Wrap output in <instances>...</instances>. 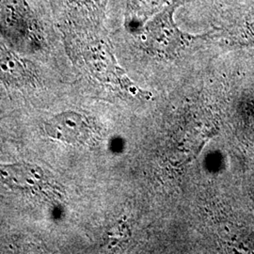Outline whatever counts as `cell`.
Masks as SVG:
<instances>
[{"instance_id": "7", "label": "cell", "mask_w": 254, "mask_h": 254, "mask_svg": "<svg viewBox=\"0 0 254 254\" xmlns=\"http://www.w3.org/2000/svg\"><path fill=\"white\" fill-rule=\"evenodd\" d=\"M46 136L68 144H84L92 136L89 119L75 111L56 114L44 124Z\"/></svg>"}, {"instance_id": "9", "label": "cell", "mask_w": 254, "mask_h": 254, "mask_svg": "<svg viewBox=\"0 0 254 254\" xmlns=\"http://www.w3.org/2000/svg\"><path fill=\"white\" fill-rule=\"evenodd\" d=\"M172 0H126L124 27L129 34L140 29Z\"/></svg>"}, {"instance_id": "1", "label": "cell", "mask_w": 254, "mask_h": 254, "mask_svg": "<svg viewBox=\"0 0 254 254\" xmlns=\"http://www.w3.org/2000/svg\"><path fill=\"white\" fill-rule=\"evenodd\" d=\"M99 28L64 26L73 54L98 80L114 84L131 92H138L139 89L117 64L108 41L98 34Z\"/></svg>"}, {"instance_id": "5", "label": "cell", "mask_w": 254, "mask_h": 254, "mask_svg": "<svg viewBox=\"0 0 254 254\" xmlns=\"http://www.w3.org/2000/svg\"><path fill=\"white\" fill-rule=\"evenodd\" d=\"M214 38L230 46H254V0H237L218 12Z\"/></svg>"}, {"instance_id": "2", "label": "cell", "mask_w": 254, "mask_h": 254, "mask_svg": "<svg viewBox=\"0 0 254 254\" xmlns=\"http://www.w3.org/2000/svg\"><path fill=\"white\" fill-rule=\"evenodd\" d=\"M188 0H172L145 25L130 34L147 53L159 59H174L197 41L205 38L184 32L175 22V13Z\"/></svg>"}, {"instance_id": "8", "label": "cell", "mask_w": 254, "mask_h": 254, "mask_svg": "<svg viewBox=\"0 0 254 254\" xmlns=\"http://www.w3.org/2000/svg\"><path fill=\"white\" fill-rule=\"evenodd\" d=\"M64 23L69 27L99 28L103 25L109 0H54Z\"/></svg>"}, {"instance_id": "6", "label": "cell", "mask_w": 254, "mask_h": 254, "mask_svg": "<svg viewBox=\"0 0 254 254\" xmlns=\"http://www.w3.org/2000/svg\"><path fill=\"white\" fill-rule=\"evenodd\" d=\"M0 41V83L10 89H35L40 76L34 64Z\"/></svg>"}, {"instance_id": "4", "label": "cell", "mask_w": 254, "mask_h": 254, "mask_svg": "<svg viewBox=\"0 0 254 254\" xmlns=\"http://www.w3.org/2000/svg\"><path fill=\"white\" fill-rule=\"evenodd\" d=\"M0 183L10 190L46 201L61 200L64 189L53 174L35 164L0 163Z\"/></svg>"}, {"instance_id": "3", "label": "cell", "mask_w": 254, "mask_h": 254, "mask_svg": "<svg viewBox=\"0 0 254 254\" xmlns=\"http://www.w3.org/2000/svg\"><path fill=\"white\" fill-rule=\"evenodd\" d=\"M0 37L23 54H34L46 46L42 21L27 0H0Z\"/></svg>"}]
</instances>
